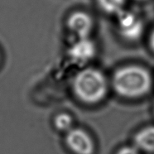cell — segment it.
<instances>
[{
    "label": "cell",
    "mask_w": 154,
    "mask_h": 154,
    "mask_svg": "<svg viewBox=\"0 0 154 154\" xmlns=\"http://www.w3.org/2000/svg\"><path fill=\"white\" fill-rule=\"evenodd\" d=\"M94 26L93 19L90 14L85 12H75L67 19V27L79 39L88 38Z\"/></svg>",
    "instance_id": "5"
},
{
    "label": "cell",
    "mask_w": 154,
    "mask_h": 154,
    "mask_svg": "<svg viewBox=\"0 0 154 154\" xmlns=\"http://www.w3.org/2000/svg\"><path fill=\"white\" fill-rule=\"evenodd\" d=\"M149 44H150L151 49L153 51V52H154V30L152 31V33H151Z\"/></svg>",
    "instance_id": "11"
},
{
    "label": "cell",
    "mask_w": 154,
    "mask_h": 154,
    "mask_svg": "<svg viewBox=\"0 0 154 154\" xmlns=\"http://www.w3.org/2000/svg\"><path fill=\"white\" fill-rule=\"evenodd\" d=\"M112 83L115 91L121 96L138 98L149 92L152 77L143 67L126 66L115 71Z\"/></svg>",
    "instance_id": "1"
},
{
    "label": "cell",
    "mask_w": 154,
    "mask_h": 154,
    "mask_svg": "<svg viewBox=\"0 0 154 154\" xmlns=\"http://www.w3.org/2000/svg\"><path fill=\"white\" fill-rule=\"evenodd\" d=\"M139 1H141V0H139Z\"/></svg>",
    "instance_id": "12"
},
{
    "label": "cell",
    "mask_w": 154,
    "mask_h": 154,
    "mask_svg": "<svg viewBox=\"0 0 154 154\" xmlns=\"http://www.w3.org/2000/svg\"><path fill=\"white\" fill-rule=\"evenodd\" d=\"M70 55L75 61L85 62L94 57L95 46L89 38L79 39L70 49Z\"/></svg>",
    "instance_id": "6"
},
{
    "label": "cell",
    "mask_w": 154,
    "mask_h": 154,
    "mask_svg": "<svg viewBox=\"0 0 154 154\" xmlns=\"http://www.w3.org/2000/svg\"><path fill=\"white\" fill-rule=\"evenodd\" d=\"M137 149L154 152V126H148L138 131L134 137Z\"/></svg>",
    "instance_id": "7"
},
{
    "label": "cell",
    "mask_w": 154,
    "mask_h": 154,
    "mask_svg": "<svg viewBox=\"0 0 154 154\" xmlns=\"http://www.w3.org/2000/svg\"><path fill=\"white\" fill-rule=\"evenodd\" d=\"M54 124H55V127L57 128L58 130L68 132L71 128H72L73 119H72V117L70 114L61 113V114H57L55 117Z\"/></svg>",
    "instance_id": "9"
},
{
    "label": "cell",
    "mask_w": 154,
    "mask_h": 154,
    "mask_svg": "<svg viewBox=\"0 0 154 154\" xmlns=\"http://www.w3.org/2000/svg\"><path fill=\"white\" fill-rule=\"evenodd\" d=\"M117 16L119 32L123 37L129 40H136L142 35L143 23L136 14L123 10Z\"/></svg>",
    "instance_id": "4"
},
{
    "label": "cell",
    "mask_w": 154,
    "mask_h": 154,
    "mask_svg": "<svg viewBox=\"0 0 154 154\" xmlns=\"http://www.w3.org/2000/svg\"><path fill=\"white\" fill-rule=\"evenodd\" d=\"M99 6L102 10L109 14H118L124 10L125 0H97Z\"/></svg>",
    "instance_id": "8"
},
{
    "label": "cell",
    "mask_w": 154,
    "mask_h": 154,
    "mask_svg": "<svg viewBox=\"0 0 154 154\" xmlns=\"http://www.w3.org/2000/svg\"><path fill=\"white\" fill-rule=\"evenodd\" d=\"M117 154H139V152L136 147L124 146L118 151Z\"/></svg>",
    "instance_id": "10"
},
{
    "label": "cell",
    "mask_w": 154,
    "mask_h": 154,
    "mask_svg": "<svg viewBox=\"0 0 154 154\" xmlns=\"http://www.w3.org/2000/svg\"><path fill=\"white\" fill-rule=\"evenodd\" d=\"M67 147L75 154H93L95 149L91 135L81 128H74L66 135Z\"/></svg>",
    "instance_id": "3"
},
{
    "label": "cell",
    "mask_w": 154,
    "mask_h": 154,
    "mask_svg": "<svg viewBox=\"0 0 154 154\" xmlns=\"http://www.w3.org/2000/svg\"><path fill=\"white\" fill-rule=\"evenodd\" d=\"M73 90L81 101L95 104L100 102L107 94V80L97 69L85 68L79 71L74 78Z\"/></svg>",
    "instance_id": "2"
}]
</instances>
